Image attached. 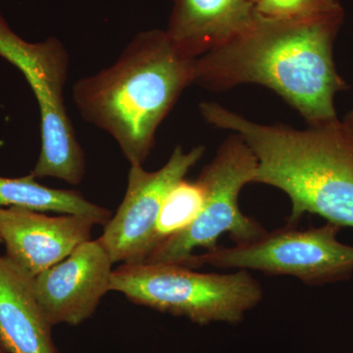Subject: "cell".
<instances>
[{"mask_svg":"<svg viewBox=\"0 0 353 353\" xmlns=\"http://www.w3.org/2000/svg\"><path fill=\"white\" fill-rule=\"evenodd\" d=\"M343 19L282 20L256 12L246 31L194 59V83L212 92L257 83L280 95L309 126L334 122V95L347 88L334 61Z\"/></svg>","mask_w":353,"mask_h":353,"instance_id":"obj_1","label":"cell"},{"mask_svg":"<svg viewBox=\"0 0 353 353\" xmlns=\"http://www.w3.org/2000/svg\"><path fill=\"white\" fill-rule=\"evenodd\" d=\"M202 117L239 134L256 159L253 183L284 192L292 208L288 225L305 214L353 228V129L343 120L296 130L246 119L216 102H202Z\"/></svg>","mask_w":353,"mask_h":353,"instance_id":"obj_2","label":"cell"},{"mask_svg":"<svg viewBox=\"0 0 353 353\" xmlns=\"http://www.w3.org/2000/svg\"><path fill=\"white\" fill-rule=\"evenodd\" d=\"M194 61L166 32H139L113 64L75 83L74 102L83 119L115 139L131 166H143L158 127L194 83Z\"/></svg>","mask_w":353,"mask_h":353,"instance_id":"obj_3","label":"cell"},{"mask_svg":"<svg viewBox=\"0 0 353 353\" xmlns=\"http://www.w3.org/2000/svg\"><path fill=\"white\" fill-rule=\"evenodd\" d=\"M132 303L185 317L199 325H236L263 299V289L250 271L199 273L174 264H123L111 276L110 292Z\"/></svg>","mask_w":353,"mask_h":353,"instance_id":"obj_4","label":"cell"},{"mask_svg":"<svg viewBox=\"0 0 353 353\" xmlns=\"http://www.w3.org/2000/svg\"><path fill=\"white\" fill-rule=\"evenodd\" d=\"M0 57L19 69L38 101L41 148L32 175L79 185L85 176V159L65 106L69 57L63 44L55 38L25 41L0 15Z\"/></svg>","mask_w":353,"mask_h":353,"instance_id":"obj_5","label":"cell"},{"mask_svg":"<svg viewBox=\"0 0 353 353\" xmlns=\"http://www.w3.org/2000/svg\"><path fill=\"white\" fill-rule=\"evenodd\" d=\"M255 170L256 159L252 150L239 134H231L197 179L205 192L201 212L189 227L155 246L141 263L190 268L194 252L214 250L224 234H229L236 245L266 233L259 221L246 216L239 205L241 190L253 183Z\"/></svg>","mask_w":353,"mask_h":353,"instance_id":"obj_6","label":"cell"},{"mask_svg":"<svg viewBox=\"0 0 353 353\" xmlns=\"http://www.w3.org/2000/svg\"><path fill=\"white\" fill-rule=\"evenodd\" d=\"M341 229L330 222L307 230L287 225L254 241L194 254L189 267L210 265L290 276L313 287L343 282L353 275V246L338 241Z\"/></svg>","mask_w":353,"mask_h":353,"instance_id":"obj_7","label":"cell"},{"mask_svg":"<svg viewBox=\"0 0 353 353\" xmlns=\"http://www.w3.org/2000/svg\"><path fill=\"white\" fill-rule=\"evenodd\" d=\"M205 148L197 145L190 152L176 146L157 171L148 172L132 165L124 199L116 214L105 225L99 238L113 263H141L157 245L158 216L167 194L185 179L201 159Z\"/></svg>","mask_w":353,"mask_h":353,"instance_id":"obj_8","label":"cell"},{"mask_svg":"<svg viewBox=\"0 0 353 353\" xmlns=\"http://www.w3.org/2000/svg\"><path fill=\"white\" fill-rule=\"evenodd\" d=\"M112 259L99 239L34 277L39 305L51 326H78L92 317L110 292Z\"/></svg>","mask_w":353,"mask_h":353,"instance_id":"obj_9","label":"cell"},{"mask_svg":"<svg viewBox=\"0 0 353 353\" xmlns=\"http://www.w3.org/2000/svg\"><path fill=\"white\" fill-rule=\"evenodd\" d=\"M94 225L80 215L52 217L16 206L0 208V243L6 256L34 278L92 240Z\"/></svg>","mask_w":353,"mask_h":353,"instance_id":"obj_10","label":"cell"},{"mask_svg":"<svg viewBox=\"0 0 353 353\" xmlns=\"http://www.w3.org/2000/svg\"><path fill=\"white\" fill-rule=\"evenodd\" d=\"M255 16L248 0H173L165 32L176 50L196 59L246 31Z\"/></svg>","mask_w":353,"mask_h":353,"instance_id":"obj_11","label":"cell"},{"mask_svg":"<svg viewBox=\"0 0 353 353\" xmlns=\"http://www.w3.org/2000/svg\"><path fill=\"white\" fill-rule=\"evenodd\" d=\"M34 280L6 255L0 256V343L7 353H59Z\"/></svg>","mask_w":353,"mask_h":353,"instance_id":"obj_12","label":"cell"},{"mask_svg":"<svg viewBox=\"0 0 353 353\" xmlns=\"http://www.w3.org/2000/svg\"><path fill=\"white\" fill-rule=\"evenodd\" d=\"M12 206L83 216L103 226L112 217L110 210L88 201L80 192L46 187L37 182L31 173L20 178L0 176V208Z\"/></svg>","mask_w":353,"mask_h":353,"instance_id":"obj_13","label":"cell"},{"mask_svg":"<svg viewBox=\"0 0 353 353\" xmlns=\"http://www.w3.org/2000/svg\"><path fill=\"white\" fill-rule=\"evenodd\" d=\"M204 201L205 192L199 181L183 179L176 183L167 194L158 216L155 246L189 227L201 212Z\"/></svg>","mask_w":353,"mask_h":353,"instance_id":"obj_14","label":"cell"},{"mask_svg":"<svg viewBox=\"0 0 353 353\" xmlns=\"http://www.w3.org/2000/svg\"><path fill=\"white\" fill-rule=\"evenodd\" d=\"M255 10L282 20H318L345 16L339 0H259Z\"/></svg>","mask_w":353,"mask_h":353,"instance_id":"obj_15","label":"cell"},{"mask_svg":"<svg viewBox=\"0 0 353 353\" xmlns=\"http://www.w3.org/2000/svg\"><path fill=\"white\" fill-rule=\"evenodd\" d=\"M343 122L345 123L347 126H350L353 129V110L350 111V112L343 118Z\"/></svg>","mask_w":353,"mask_h":353,"instance_id":"obj_16","label":"cell"},{"mask_svg":"<svg viewBox=\"0 0 353 353\" xmlns=\"http://www.w3.org/2000/svg\"><path fill=\"white\" fill-rule=\"evenodd\" d=\"M0 353H7L6 348L3 347V345L0 343Z\"/></svg>","mask_w":353,"mask_h":353,"instance_id":"obj_17","label":"cell"},{"mask_svg":"<svg viewBox=\"0 0 353 353\" xmlns=\"http://www.w3.org/2000/svg\"><path fill=\"white\" fill-rule=\"evenodd\" d=\"M248 1L250 2H252V4H256L257 3V1H259V0H248Z\"/></svg>","mask_w":353,"mask_h":353,"instance_id":"obj_18","label":"cell"},{"mask_svg":"<svg viewBox=\"0 0 353 353\" xmlns=\"http://www.w3.org/2000/svg\"><path fill=\"white\" fill-rule=\"evenodd\" d=\"M352 353H353V352H352Z\"/></svg>","mask_w":353,"mask_h":353,"instance_id":"obj_19","label":"cell"}]
</instances>
